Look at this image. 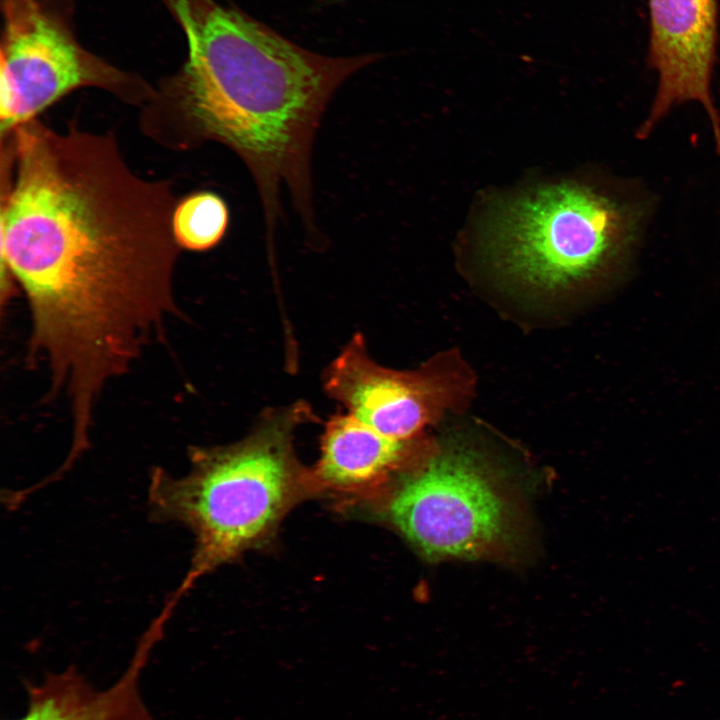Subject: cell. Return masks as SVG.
<instances>
[{"label":"cell","instance_id":"6da1fadb","mask_svg":"<svg viewBox=\"0 0 720 720\" xmlns=\"http://www.w3.org/2000/svg\"><path fill=\"white\" fill-rule=\"evenodd\" d=\"M1 206V293L31 313L30 358L51 385L91 398L125 373L169 315L179 246L167 183L133 172L112 136L31 120L13 130Z\"/></svg>","mask_w":720,"mask_h":720},{"label":"cell","instance_id":"7a4b0ae2","mask_svg":"<svg viewBox=\"0 0 720 720\" xmlns=\"http://www.w3.org/2000/svg\"><path fill=\"white\" fill-rule=\"evenodd\" d=\"M181 26L188 55L175 80L199 137L218 141L256 183L267 240L281 217L284 185L306 232H318L311 155L321 117L351 74L381 56L311 52L234 7L214 0H162Z\"/></svg>","mask_w":720,"mask_h":720},{"label":"cell","instance_id":"3957f363","mask_svg":"<svg viewBox=\"0 0 720 720\" xmlns=\"http://www.w3.org/2000/svg\"><path fill=\"white\" fill-rule=\"evenodd\" d=\"M311 416L303 402L265 411L240 441L190 448L184 476L153 469L152 520L180 524L195 540L189 569L168 597L172 604L206 574L265 544L297 503L319 491L294 449L297 427Z\"/></svg>","mask_w":720,"mask_h":720},{"label":"cell","instance_id":"277c9868","mask_svg":"<svg viewBox=\"0 0 720 720\" xmlns=\"http://www.w3.org/2000/svg\"><path fill=\"white\" fill-rule=\"evenodd\" d=\"M632 212L577 180L540 184L493 208L483 231L501 274L543 295L592 288L614 272L634 241Z\"/></svg>","mask_w":720,"mask_h":720},{"label":"cell","instance_id":"5b68a950","mask_svg":"<svg viewBox=\"0 0 720 720\" xmlns=\"http://www.w3.org/2000/svg\"><path fill=\"white\" fill-rule=\"evenodd\" d=\"M402 472L380 514L426 557H478L509 536L510 503L471 447L432 448Z\"/></svg>","mask_w":720,"mask_h":720},{"label":"cell","instance_id":"8992f818","mask_svg":"<svg viewBox=\"0 0 720 720\" xmlns=\"http://www.w3.org/2000/svg\"><path fill=\"white\" fill-rule=\"evenodd\" d=\"M0 127L13 131L68 92L134 90L139 81L86 50L68 0H3Z\"/></svg>","mask_w":720,"mask_h":720},{"label":"cell","instance_id":"52a82bcc","mask_svg":"<svg viewBox=\"0 0 720 720\" xmlns=\"http://www.w3.org/2000/svg\"><path fill=\"white\" fill-rule=\"evenodd\" d=\"M328 395L359 420L398 441L423 436L424 429L470 399L474 376L455 351L441 353L415 370L377 364L355 335L324 375Z\"/></svg>","mask_w":720,"mask_h":720},{"label":"cell","instance_id":"ba28073f","mask_svg":"<svg viewBox=\"0 0 720 720\" xmlns=\"http://www.w3.org/2000/svg\"><path fill=\"white\" fill-rule=\"evenodd\" d=\"M648 62L658 73L655 101L639 131L647 136L672 106L700 102L720 140V118L710 93L718 10L716 0H649Z\"/></svg>","mask_w":720,"mask_h":720},{"label":"cell","instance_id":"9c48e42d","mask_svg":"<svg viewBox=\"0 0 720 720\" xmlns=\"http://www.w3.org/2000/svg\"><path fill=\"white\" fill-rule=\"evenodd\" d=\"M431 448L423 436L394 440L350 413L337 414L325 425L311 471L318 490L358 493L384 485Z\"/></svg>","mask_w":720,"mask_h":720},{"label":"cell","instance_id":"30bf717a","mask_svg":"<svg viewBox=\"0 0 720 720\" xmlns=\"http://www.w3.org/2000/svg\"><path fill=\"white\" fill-rule=\"evenodd\" d=\"M157 643L143 634L125 671L104 689L95 688L74 665L47 673L39 683L25 681L28 705L16 720H157L140 690L142 671Z\"/></svg>","mask_w":720,"mask_h":720},{"label":"cell","instance_id":"8fae6325","mask_svg":"<svg viewBox=\"0 0 720 720\" xmlns=\"http://www.w3.org/2000/svg\"><path fill=\"white\" fill-rule=\"evenodd\" d=\"M229 209L225 200L210 191L193 193L175 206L172 231L177 245L191 251H206L225 236Z\"/></svg>","mask_w":720,"mask_h":720}]
</instances>
